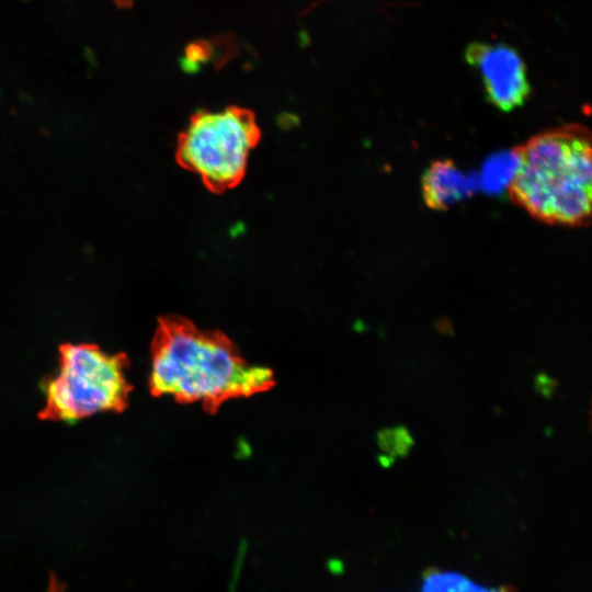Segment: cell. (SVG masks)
I'll return each instance as SVG.
<instances>
[{
	"label": "cell",
	"mask_w": 592,
	"mask_h": 592,
	"mask_svg": "<svg viewBox=\"0 0 592 592\" xmlns=\"http://www.w3.org/2000/svg\"><path fill=\"white\" fill-rule=\"evenodd\" d=\"M271 369L250 365L221 332L180 316L161 318L151 344L149 388L155 396L198 403L209 412L224 402L266 391Z\"/></svg>",
	"instance_id": "6da1fadb"
},
{
	"label": "cell",
	"mask_w": 592,
	"mask_h": 592,
	"mask_svg": "<svg viewBox=\"0 0 592 592\" xmlns=\"http://www.w3.org/2000/svg\"><path fill=\"white\" fill-rule=\"evenodd\" d=\"M591 133L571 123L543 130L512 151L511 201L548 225L581 227L591 219Z\"/></svg>",
	"instance_id": "7a4b0ae2"
},
{
	"label": "cell",
	"mask_w": 592,
	"mask_h": 592,
	"mask_svg": "<svg viewBox=\"0 0 592 592\" xmlns=\"http://www.w3.org/2000/svg\"><path fill=\"white\" fill-rule=\"evenodd\" d=\"M124 353L98 345L67 343L59 349L57 371L43 385L42 419L76 422L126 408L132 389Z\"/></svg>",
	"instance_id": "3957f363"
},
{
	"label": "cell",
	"mask_w": 592,
	"mask_h": 592,
	"mask_svg": "<svg viewBox=\"0 0 592 592\" xmlns=\"http://www.w3.org/2000/svg\"><path fill=\"white\" fill-rule=\"evenodd\" d=\"M260 137L255 115L249 109L198 111L180 133L175 157L180 167L196 174L210 192L221 193L242 181Z\"/></svg>",
	"instance_id": "277c9868"
},
{
	"label": "cell",
	"mask_w": 592,
	"mask_h": 592,
	"mask_svg": "<svg viewBox=\"0 0 592 592\" xmlns=\"http://www.w3.org/2000/svg\"><path fill=\"white\" fill-rule=\"evenodd\" d=\"M465 60L478 69L489 103L502 112H512L530 98L532 88L521 54L504 43L473 42Z\"/></svg>",
	"instance_id": "5b68a950"
},
{
	"label": "cell",
	"mask_w": 592,
	"mask_h": 592,
	"mask_svg": "<svg viewBox=\"0 0 592 592\" xmlns=\"http://www.w3.org/2000/svg\"><path fill=\"white\" fill-rule=\"evenodd\" d=\"M474 178L462 171L452 159L433 160L421 177L424 204L433 210H446L475 192Z\"/></svg>",
	"instance_id": "8992f818"
},
{
	"label": "cell",
	"mask_w": 592,
	"mask_h": 592,
	"mask_svg": "<svg viewBox=\"0 0 592 592\" xmlns=\"http://www.w3.org/2000/svg\"><path fill=\"white\" fill-rule=\"evenodd\" d=\"M422 592H512L508 588H485L452 571L431 570L425 573Z\"/></svg>",
	"instance_id": "52a82bcc"
},
{
	"label": "cell",
	"mask_w": 592,
	"mask_h": 592,
	"mask_svg": "<svg viewBox=\"0 0 592 592\" xmlns=\"http://www.w3.org/2000/svg\"><path fill=\"white\" fill-rule=\"evenodd\" d=\"M378 441L380 446L392 455H406L413 443L408 430L401 426L394 430H383Z\"/></svg>",
	"instance_id": "ba28073f"
},
{
	"label": "cell",
	"mask_w": 592,
	"mask_h": 592,
	"mask_svg": "<svg viewBox=\"0 0 592 592\" xmlns=\"http://www.w3.org/2000/svg\"><path fill=\"white\" fill-rule=\"evenodd\" d=\"M556 385L557 383L545 374H539L536 377V388L546 397L554 392Z\"/></svg>",
	"instance_id": "9c48e42d"
},
{
	"label": "cell",
	"mask_w": 592,
	"mask_h": 592,
	"mask_svg": "<svg viewBox=\"0 0 592 592\" xmlns=\"http://www.w3.org/2000/svg\"><path fill=\"white\" fill-rule=\"evenodd\" d=\"M116 7L121 9H128L133 5L134 0H112Z\"/></svg>",
	"instance_id": "30bf717a"
}]
</instances>
